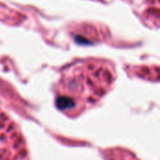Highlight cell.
<instances>
[{
    "mask_svg": "<svg viewBox=\"0 0 160 160\" xmlns=\"http://www.w3.org/2000/svg\"><path fill=\"white\" fill-rule=\"evenodd\" d=\"M86 67L72 68L57 84L55 104L67 115H78L95 106L113 82V75L107 68L94 65Z\"/></svg>",
    "mask_w": 160,
    "mask_h": 160,
    "instance_id": "6da1fadb",
    "label": "cell"
},
{
    "mask_svg": "<svg viewBox=\"0 0 160 160\" xmlns=\"http://www.w3.org/2000/svg\"><path fill=\"white\" fill-rule=\"evenodd\" d=\"M0 160H29L26 144L18 126L1 110Z\"/></svg>",
    "mask_w": 160,
    "mask_h": 160,
    "instance_id": "7a4b0ae2",
    "label": "cell"
}]
</instances>
